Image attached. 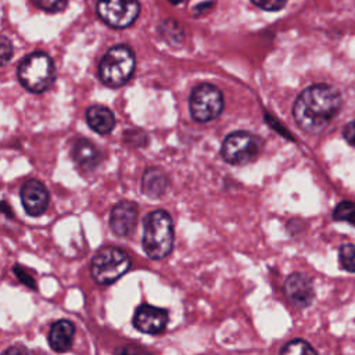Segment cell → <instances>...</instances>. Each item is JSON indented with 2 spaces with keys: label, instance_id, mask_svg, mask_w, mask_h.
Wrapping results in <instances>:
<instances>
[{
  "label": "cell",
  "instance_id": "cell-27",
  "mask_svg": "<svg viewBox=\"0 0 355 355\" xmlns=\"http://www.w3.org/2000/svg\"><path fill=\"white\" fill-rule=\"evenodd\" d=\"M171 4H179V3H182L183 0H168Z\"/></svg>",
  "mask_w": 355,
  "mask_h": 355
},
{
  "label": "cell",
  "instance_id": "cell-14",
  "mask_svg": "<svg viewBox=\"0 0 355 355\" xmlns=\"http://www.w3.org/2000/svg\"><path fill=\"white\" fill-rule=\"evenodd\" d=\"M72 157L83 171H93L100 164V153L97 147L86 139H78L75 141L72 147Z\"/></svg>",
  "mask_w": 355,
  "mask_h": 355
},
{
  "label": "cell",
  "instance_id": "cell-21",
  "mask_svg": "<svg viewBox=\"0 0 355 355\" xmlns=\"http://www.w3.org/2000/svg\"><path fill=\"white\" fill-rule=\"evenodd\" d=\"M114 355H150V352L137 344H125L116 347Z\"/></svg>",
  "mask_w": 355,
  "mask_h": 355
},
{
  "label": "cell",
  "instance_id": "cell-16",
  "mask_svg": "<svg viewBox=\"0 0 355 355\" xmlns=\"http://www.w3.org/2000/svg\"><path fill=\"white\" fill-rule=\"evenodd\" d=\"M168 190V178L158 168H147L141 178V191L150 198H159Z\"/></svg>",
  "mask_w": 355,
  "mask_h": 355
},
{
  "label": "cell",
  "instance_id": "cell-26",
  "mask_svg": "<svg viewBox=\"0 0 355 355\" xmlns=\"http://www.w3.org/2000/svg\"><path fill=\"white\" fill-rule=\"evenodd\" d=\"M344 139L351 144V146H355V121L349 122L345 125L344 128Z\"/></svg>",
  "mask_w": 355,
  "mask_h": 355
},
{
  "label": "cell",
  "instance_id": "cell-15",
  "mask_svg": "<svg viewBox=\"0 0 355 355\" xmlns=\"http://www.w3.org/2000/svg\"><path fill=\"white\" fill-rule=\"evenodd\" d=\"M86 122L96 133L107 135L115 126V116L107 107L94 104L86 111Z\"/></svg>",
  "mask_w": 355,
  "mask_h": 355
},
{
  "label": "cell",
  "instance_id": "cell-5",
  "mask_svg": "<svg viewBox=\"0 0 355 355\" xmlns=\"http://www.w3.org/2000/svg\"><path fill=\"white\" fill-rule=\"evenodd\" d=\"M55 76L53 60L42 51L28 54L18 67V79L21 85L32 92L42 93L47 90Z\"/></svg>",
  "mask_w": 355,
  "mask_h": 355
},
{
  "label": "cell",
  "instance_id": "cell-19",
  "mask_svg": "<svg viewBox=\"0 0 355 355\" xmlns=\"http://www.w3.org/2000/svg\"><path fill=\"white\" fill-rule=\"evenodd\" d=\"M338 259L343 269L355 272V244H343L338 250Z\"/></svg>",
  "mask_w": 355,
  "mask_h": 355
},
{
  "label": "cell",
  "instance_id": "cell-9",
  "mask_svg": "<svg viewBox=\"0 0 355 355\" xmlns=\"http://www.w3.org/2000/svg\"><path fill=\"white\" fill-rule=\"evenodd\" d=\"M168 311L150 304L140 305L133 315V326L146 334H158L165 330L168 324Z\"/></svg>",
  "mask_w": 355,
  "mask_h": 355
},
{
  "label": "cell",
  "instance_id": "cell-25",
  "mask_svg": "<svg viewBox=\"0 0 355 355\" xmlns=\"http://www.w3.org/2000/svg\"><path fill=\"white\" fill-rule=\"evenodd\" d=\"M11 54H12V44L10 43V40L6 36H3L1 37V61H3V64H6L8 61Z\"/></svg>",
  "mask_w": 355,
  "mask_h": 355
},
{
  "label": "cell",
  "instance_id": "cell-2",
  "mask_svg": "<svg viewBox=\"0 0 355 355\" xmlns=\"http://www.w3.org/2000/svg\"><path fill=\"white\" fill-rule=\"evenodd\" d=\"M175 243L173 220L164 209H155L146 215L143 220V250L150 259L166 258Z\"/></svg>",
  "mask_w": 355,
  "mask_h": 355
},
{
  "label": "cell",
  "instance_id": "cell-23",
  "mask_svg": "<svg viewBox=\"0 0 355 355\" xmlns=\"http://www.w3.org/2000/svg\"><path fill=\"white\" fill-rule=\"evenodd\" d=\"M255 6H258L262 10L266 11H277L280 8H283V6L286 4L287 0H251Z\"/></svg>",
  "mask_w": 355,
  "mask_h": 355
},
{
  "label": "cell",
  "instance_id": "cell-1",
  "mask_svg": "<svg viewBox=\"0 0 355 355\" xmlns=\"http://www.w3.org/2000/svg\"><path fill=\"white\" fill-rule=\"evenodd\" d=\"M341 97L336 87L324 83L312 85L297 97L293 115L297 125L308 133L322 132L336 116Z\"/></svg>",
  "mask_w": 355,
  "mask_h": 355
},
{
  "label": "cell",
  "instance_id": "cell-13",
  "mask_svg": "<svg viewBox=\"0 0 355 355\" xmlns=\"http://www.w3.org/2000/svg\"><path fill=\"white\" fill-rule=\"evenodd\" d=\"M75 324L68 319H60L54 322L49 331V344L53 351L58 354L67 352L73 343Z\"/></svg>",
  "mask_w": 355,
  "mask_h": 355
},
{
  "label": "cell",
  "instance_id": "cell-6",
  "mask_svg": "<svg viewBox=\"0 0 355 355\" xmlns=\"http://www.w3.org/2000/svg\"><path fill=\"white\" fill-rule=\"evenodd\" d=\"M191 116L198 122L215 119L223 110L222 92L211 83H201L191 90L189 98Z\"/></svg>",
  "mask_w": 355,
  "mask_h": 355
},
{
  "label": "cell",
  "instance_id": "cell-3",
  "mask_svg": "<svg viewBox=\"0 0 355 355\" xmlns=\"http://www.w3.org/2000/svg\"><path fill=\"white\" fill-rule=\"evenodd\" d=\"M129 254L118 247H101L90 261V275L100 286H108L119 280L130 268Z\"/></svg>",
  "mask_w": 355,
  "mask_h": 355
},
{
  "label": "cell",
  "instance_id": "cell-10",
  "mask_svg": "<svg viewBox=\"0 0 355 355\" xmlns=\"http://www.w3.org/2000/svg\"><path fill=\"white\" fill-rule=\"evenodd\" d=\"M283 290H284V294L288 298V301L300 309L309 306L315 297L312 280L306 275L300 273V272L291 273L286 279Z\"/></svg>",
  "mask_w": 355,
  "mask_h": 355
},
{
  "label": "cell",
  "instance_id": "cell-18",
  "mask_svg": "<svg viewBox=\"0 0 355 355\" xmlns=\"http://www.w3.org/2000/svg\"><path fill=\"white\" fill-rule=\"evenodd\" d=\"M333 218L336 220L348 222L355 226V202L341 201L333 211Z\"/></svg>",
  "mask_w": 355,
  "mask_h": 355
},
{
  "label": "cell",
  "instance_id": "cell-22",
  "mask_svg": "<svg viewBox=\"0 0 355 355\" xmlns=\"http://www.w3.org/2000/svg\"><path fill=\"white\" fill-rule=\"evenodd\" d=\"M37 6L47 12H58L64 10L68 4V0H36Z\"/></svg>",
  "mask_w": 355,
  "mask_h": 355
},
{
  "label": "cell",
  "instance_id": "cell-24",
  "mask_svg": "<svg viewBox=\"0 0 355 355\" xmlns=\"http://www.w3.org/2000/svg\"><path fill=\"white\" fill-rule=\"evenodd\" d=\"M3 355H35V352L32 349H29L26 345L24 344H15L8 347Z\"/></svg>",
  "mask_w": 355,
  "mask_h": 355
},
{
  "label": "cell",
  "instance_id": "cell-7",
  "mask_svg": "<svg viewBox=\"0 0 355 355\" xmlns=\"http://www.w3.org/2000/svg\"><path fill=\"white\" fill-rule=\"evenodd\" d=\"M259 153L258 139L248 132H233L223 140L220 154L227 164L245 165L254 161Z\"/></svg>",
  "mask_w": 355,
  "mask_h": 355
},
{
  "label": "cell",
  "instance_id": "cell-8",
  "mask_svg": "<svg viewBox=\"0 0 355 355\" xmlns=\"http://www.w3.org/2000/svg\"><path fill=\"white\" fill-rule=\"evenodd\" d=\"M140 12L137 0H98V17L112 28L130 26Z\"/></svg>",
  "mask_w": 355,
  "mask_h": 355
},
{
  "label": "cell",
  "instance_id": "cell-12",
  "mask_svg": "<svg viewBox=\"0 0 355 355\" xmlns=\"http://www.w3.org/2000/svg\"><path fill=\"white\" fill-rule=\"evenodd\" d=\"M139 208L136 202L122 200L116 202L110 214V227L114 234L116 236H129L137 222Z\"/></svg>",
  "mask_w": 355,
  "mask_h": 355
},
{
  "label": "cell",
  "instance_id": "cell-17",
  "mask_svg": "<svg viewBox=\"0 0 355 355\" xmlns=\"http://www.w3.org/2000/svg\"><path fill=\"white\" fill-rule=\"evenodd\" d=\"M280 355H318V354L308 341L302 338H294L282 348Z\"/></svg>",
  "mask_w": 355,
  "mask_h": 355
},
{
  "label": "cell",
  "instance_id": "cell-11",
  "mask_svg": "<svg viewBox=\"0 0 355 355\" xmlns=\"http://www.w3.org/2000/svg\"><path fill=\"white\" fill-rule=\"evenodd\" d=\"M21 201L24 209L31 216H40L49 205V191L46 186L36 179L26 180L21 187Z\"/></svg>",
  "mask_w": 355,
  "mask_h": 355
},
{
  "label": "cell",
  "instance_id": "cell-20",
  "mask_svg": "<svg viewBox=\"0 0 355 355\" xmlns=\"http://www.w3.org/2000/svg\"><path fill=\"white\" fill-rule=\"evenodd\" d=\"M12 270H14V273H15V276L18 277V280L19 282H22L26 287H29V288H32V290H36V282H35V277L24 268V266H21V265H15L14 268H12Z\"/></svg>",
  "mask_w": 355,
  "mask_h": 355
},
{
  "label": "cell",
  "instance_id": "cell-4",
  "mask_svg": "<svg viewBox=\"0 0 355 355\" xmlns=\"http://www.w3.org/2000/svg\"><path fill=\"white\" fill-rule=\"evenodd\" d=\"M135 65V54L130 47L118 44L111 47L101 58L98 65V76L104 85L119 87L132 78Z\"/></svg>",
  "mask_w": 355,
  "mask_h": 355
}]
</instances>
